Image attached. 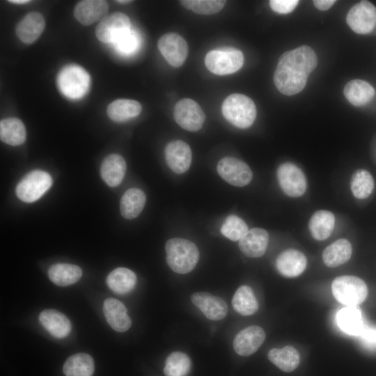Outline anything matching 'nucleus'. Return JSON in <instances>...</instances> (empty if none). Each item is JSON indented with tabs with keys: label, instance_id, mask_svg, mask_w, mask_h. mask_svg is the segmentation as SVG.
<instances>
[{
	"label": "nucleus",
	"instance_id": "f257e3e1",
	"mask_svg": "<svg viewBox=\"0 0 376 376\" xmlns=\"http://www.w3.org/2000/svg\"><path fill=\"white\" fill-rule=\"evenodd\" d=\"M317 56L306 45L283 53L274 74V83L282 94L293 95L305 87L308 77L316 68Z\"/></svg>",
	"mask_w": 376,
	"mask_h": 376
},
{
	"label": "nucleus",
	"instance_id": "f03ea898",
	"mask_svg": "<svg viewBox=\"0 0 376 376\" xmlns=\"http://www.w3.org/2000/svg\"><path fill=\"white\" fill-rule=\"evenodd\" d=\"M165 250L169 267L178 274H187L192 271L199 259L197 246L186 239L169 240L166 243Z\"/></svg>",
	"mask_w": 376,
	"mask_h": 376
},
{
	"label": "nucleus",
	"instance_id": "7ed1b4c3",
	"mask_svg": "<svg viewBox=\"0 0 376 376\" xmlns=\"http://www.w3.org/2000/svg\"><path fill=\"white\" fill-rule=\"evenodd\" d=\"M221 111L229 123L241 129L249 127L256 116V107L253 101L241 93L228 95L222 104Z\"/></svg>",
	"mask_w": 376,
	"mask_h": 376
},
{
	"label": "nucleus",
	"instance_id": "20e7f679",
	"mask_svg": "<svg viewBox=\"0 0 376 376\" xmlns=\"http://www.w3.org/2000/svg\"><path fill=\"white\" fill-rule=\"evenodd\" d=\"M332 293L335 299L347 306L361 304L368 295L366 283L354 276H340L332 282Z\"/></svg>",
	"mask_w": 376,
	"mask_h": 376
},
{
	"label": "nucleus",
	"instance_id": "39448f33",
	"mask_svg": "<svg viewBox=\"0 0 376 376\" xmlns=\"http://www.w3.org/2000/svg\"><path fill=\"white\" fill-rule=\"evenodd\" d=\"M244 55L236 49L210 51L205 57V65L212 73L226 75L238 71L243 65Z\"/></svg>",
	"mask_w": 376,
	"mask_h": 376
},
{
	"label": "nucleus",
	"instance_id": "423d86ee",
	"mask_svg": "<svg viewBox=\"0 0 376 376\" xmlns=\"http://www.w3.org/2000/svg\"><path fill=\"white\" fill-rule=\"evenodd\" d=\"M52 185L50 175L41 170L27 173L17 184V196L26 203H33L41 198Z\"/></svg>",
	"mask_w": 376,
	"mask_h": 376
},
{
	"label": "nucleus",
	"instance_id": "0eeeda50",
	"mask_svg": "<svg viewBox=\"0 0 376 376\" xmlns=\"http://www.w3.org/2000/svg\"><path fill=\"white\" fill-rule=\"evenodd\" d=\"M89 83L88 74L78 65L65 67L58 77L60 90L65 96L72 99L82 97L88 90Z\"/></svg>",
	"mask_w": 376,
	"mask_h": 376
},
{
	"label": "nucleus",
	"instance_id": "6e6552de",
	"mask_svg": "<svg viewBox=\"0 0 376 376\" xmlns=\"http://www.w3.org/2000/svg\"><path fill=\"white\" fill-rule=\"evenodd\" d=\"M277 179L283 192L288 196H301L306 190V179L303 171L291 162L281 164L277 169Z\"/></svg>",
	"mask_w": 376,
	"mask_h": 376
},
{
	"label": "nucleus",
	"instance_id": "1a4fd4ad",
	"mask_svg": "<svg viewBox=\"0 0 376 376\" xmlns=\"http://www.w3.org/2000/svg\"><path fill=\"white\" fill-rule=\"evenodd\" d=\"M173 116L182 128L189 132L201 130L205 118L200 105L189 98H183L175 104Z\"/></svg>",
	"mask_w": 376,
	"mask_h": 376
},
{
	"label": "nucleus",
	"instance_id": "9d476101",
	"mask_svg": "<svg viewBox=\"0 0 376 376\" xmlns=\"http://www.w3.org/2000/svg\"><path fill=\"white\" fill-rule=\"evenodd\" d=\"M217 169L222 179L236 187L247 185L253 178V173L249 166L243 161L235 157H226L221 159Z\"/></svg>",
	"mask_w": 376,
	"mask_h": 376
},
{
	"label": "nucleus",
	"instance_id": "9b49d317",
	"mask_svg": "<svg viewBox=\"0 0 376 376\" xmlns=\"http://www.w3.org/2000/svg\"><path fill=\"white\" fill-rule=\"evenodd\" d=\"M131 22L127 15L117 12L107 15L95 28L97 38L102 42L114 43L130 30Z\"/></svg>",
	"mask_w": 376,
	"mask_h": 376
},
{
	"label": "nucleus",
	"instance_id": "f8f14e48",
	"mask_svg": "<svg viewBox=\"0 0 376 376\" xmlns=\"http://www.w3.org/2000/svg\"><path fill=\"white\" fill-rule=\"evenodd\" d=\"M346 21L357 33H370L376 26V8L370 1H361L350 8Z\"/></svg>",
	"mask_w": 376,
	"mask_h": 376
},
{
	"label": "nucleus",
	"instance_id": "ddd939ff",
	"mask_svg": "<svg viewBox=\"0 0 376 376\" xmlns=\"http://www.w3.org/2000/svg\"><path fill=\"white\" fill-rule=\"evenodd\" d=\"M158 49L173 67L181 66L188 54V45L186 40L176 33L163 35L157 42Z\"/></svg>",
	"mask_w": 376,
	"mask_h": 376
},
{
	"label": "nucleus",
	"instance_id": "4468645a",
	"mask_svg": "<svg viewBox=\"0 0 376 376\" xmlns=\"http://www.w3.org/2000/svg\"><path fill=\"white\" fill-rule=\"evenodd\" d=\"M164 157L169 167L175 173L182 174L189 169L192 153L187 143L177 140L166 146Z\"/></svg>",
	"mask_w": 376,
	"mask_h": 376
},
{
	"label": "nucleus",
	"instance_id": "2eb2a0df",
	"mask_svg": "<svg viewBox=\"0 0 376 376\" xmlns=\"http://www.w3.org/2000/svg\"><path fill=\"white\" fill-rule=\"evenodd\" d=\"M265 336V333L260 327H248L241 330L234 338L233 343L234 350L240 356H249L261 346Z\"/></svg>",
	"mask_w": 376,
	"mask_h": 376
},
{
	"label": "nucleus",
	"instance_id": "dca6fc26",
	"mask_svg": "<svg viewBox=\"0 0 376 376\" xmlns=\"http://www.w3.org/2000/svg\"><path fill=\"white\" fill-rule=\"evenodd\" d=\"M191 300L210 320H220L227 315V304L219 297L208 292H199L192 294Z\"/></svg>",
	"mask_w": 376,
	"mask_h": 376
},
{
	"label": "nucleus",
	"instance_id": "f3484780",
	"mask_svg": "<svg viewBox=\"0 0 376 376\" xmlns=\"http://www.w3.org/2000/svg\"><path fill=\"white\" fill-rule=\"evenodd\" d=\"M269 241L268 233L260 228H253L247 231L239 241L241 252L249 258H259L266 251Z\"/></svg>",
	"mask_w": 376,
	"mask_h": 376
},
{
	"label": "nucleus",
	"instance_id": "a211bd4d",
	"mask_svg": "<svg viewBox=\"0 0 376 376\" xmlns=\"http://www.w3.org/2000/svg\"><path fill=\"white\" fill-rule=\"evenodd\" d=\"M109 5L103 0L79 1L74 9V16L83 25H90L103 19L108 13Z\"/></svg>",
	"mask_w": 376,
	"mask_h": 376
},
{
	"label": "nucleus",
	"instance_id": "6ab92c4d",
	"mask_svg": "<svg viewBox=\"0 0 376 376\" xmlns=\"http://www.w3.org/2000/svg\"><path fill=\"white\" fill-rule=\"evenodd\" d=\"M307 259L305 255L295 249H288L281 253L276 266L279 272L285 277H296L305 270Z\"/></svg>",
	"mask_w": 376,
	"mask_h": 376
},
{
	"label": "nucleus",
	"instance_id": "aec40b11",
	"mask_svg": "<svg viewBox=\"0 0 376 376\" xmlns=\"http://www.w3.org/2000/svg\"><path fill=\"white\" fill-rule=\"evenodd\" d=\"M125 305L118 299L108 298L104 300L103 312L110 327L118 332H124L130 329L132 320L127 314Z\"/></svg>",
	"mask_w": 376,
	"mask_h": 376
},
{
	"label": "nucleus",
	"instance_id": "412c9836",
	"mask_svg": "<svg viewBox=\"0 0 376 376\" xmlns=\"http://www.w3.org/2000/svg\"><path fill=\"white\" fill-rule=\"evenodd\" d=\"M45 26V21L40 13L32 12L26 14L17 24L15 33L24 43L34 42L42 34Z\"/></svg>",
	"mask_w": 376,
	"mask_h": 376
},
{
	"label": "nucleus",
	"instance_id": "4be33fe9",
	"mask_svg": "<svg viewBox=\"0 0 376 376\" xmlns=\"http://www.w3.org/2000/svg\"><path fill=\"white\" fill-rule=\"evenodd\" d=\"M43 327L54 337L63 338L71 331V323L62 313L54 309L43 310L39 315Z\"/></svg>",
	"mask_w": 376,
	"mask_h": 376
},
{
	"label": "nucleus",
	"instance_id": "5701e85b",
	"mask_svg": "<svg viewBox=\"0 0 376 376\" xmlns=\"http://www.w3.org/2000/svg\"><path fill=\"white\" fill-rule=\"evenodd\" d=\"M126 168V162L121 155L111 154L103 160L100 166V175L107 185L114 187L122 182Z\"/></svg>",
	"mask_w": 376,
	"mask_h": 376
},
{
	"label": "nucleus",
	"instance_id": "b1692460",
	"mask_svg": "<svg viewBox=\"0 0 376 376\" xmlns=\"http://www.w3.org/2000/svg\"><path fill=\"white\" fill-rule=\"evenodd\" d=\"M344 95L352 104L361 107L368 104L373 99L375 91L367 81L354 79L345 85Z\"/></svg>",
	"mask_w": 376,
	"mask_h": 376
},
{
	"label": "nucleus",
	"instance_id": "393cba45",
	"mask_svg": "<svg viewBox=\"0 0 376 376\" xmlns=\"http://www.w3.org/2000/svg\"><path fill=\"white\" fill-rule=\"evenodd\" d=\"M335 217L328 210L316 211L311 217L308 228L312 237L319 241L327 239L334 228Z\"/></svg>",
	"mask_w": 376,
	"mask_h": 376
},
{
	"label": "nucleus",
	"instance_id": "a878e982",
	"mask_svg": "<svg viewBox=\"0 0 376 376\" xmlns=\"http://www.w3.org/2000/svg\"><path fill=\"white\" fill-rule=\"evenodd\" d=\"M141 110V104L136 100L118 99L108 105L107 112L113 121L121 123L139 116Z\"/></svg>",
	"mask_w": 376,
	"mask_h": 376
},
{
	"label": "nucleus",
	"instance_id": "bb28decb",
	"mask_svg": "<svg viewBox=\"0 0 376 376\" xmlns=\"http://www.w3.org/2000/svg\"><path fill=\"white\" fill-rule=\"evenodd\" d=\"M339 328L347 334L359 336L365 324L360 310L356 306H346L337 314Z\"/></svg>",
	"mask_w": 376,
	"mask_h": 376
},
{
	"label": "nucleus",
	"instance_id": "cd10ccee",
	"mask_svg": "<svg viewBox=\"0 0 376 376\" xmlns=\"http://www.w3.org/2000/svg\"><path fill=\"white\" fill-rule=\"evenodd\" d=\"M352 253V245L346 239H339L326 247L322 253L324 263L335 267L347 262Z\"/></svg>",
	"mask_w": 376,
	"mask_h": 376
},
{
	"label": "nucleus",
	"instance_id": "c85d7f7f",
	"mask_svg": "<svg viewBox=\"0 0 376 376\" xmlns=\"http://www.w3.org/2000/svg\"><path fill=\"white\" fill-rule=\"evenodd\" d=\"M146 201L144 192L138 188H131L123 195L120 209L122 216L127 219L136 218L142 212Z\"/></svg>",
	"mask_w": 376,
	"mask_h": 376
},
{
	"label": "nucleus",
	"instance_id": "c756f323",
	"mask_svg": "<svg viewBox=\"0 0 376 376\" xmlns=\"http://www.w3.org/2000/svg\"><path fill=\"white\" fill-rule=\"evenodd\" d=\"M269 360L283 372L290 373L299 364L300 356L297 350L291 345L283 348H273L267 354Z\"/></svg>",
	"mask_w": 376,
	"mask_h": 376
},
{
	"label": "nucleus",
	"instance_id": "7c9ffc66",
	"mask_svg": "<svg viewBox=\"0 0 376 376\" xmlns=\"http://www.w3.org/2000/svg\"><path fill=\"white\" fill-rule=\"evenodd\" d=\"M49 279L58 286H68L77 282L82 276L81 269L75 265L56 263L48 269Z\"/></svg>",
	"mask_w": 376,
	"mask_h": 376
},
{
	"label": "nucleus",
	"instance_id": "2f4dec72",
	"mask_svg": "<svg viewBox=\"0 0 376 376\" xmlns=\"http://www.w3.org/2000/svg\"><path fill=\"white\" fill-rule=\"evenodd\" d=\"M136 283V276L134 272L125 268L113 269L107 278V284L115 293L124 295L131 292Z\"/></svg>",
	"mask_w": 376,
	"mask_h": 376
},
{
	"label": "nucleus",
	"instance_id": "473e14b6",
	"mask_svg": "<svg viewBox=\"0 0 376 376\" xmlns=\"http://www.w3.org/2000/svg\"><path fill=\"white\" fill-rule=\"evenodd\" d=\"M26 129L17 118H7L0 121V139L6 144L19 146L26 140Z\"/></svg>",
	"mask_w": 376,
	"mask_h": 376
},
{
	"label": "nucleus",
	"instance_id": "72a5a7b5",
	"mask_svg": "<svg viewBox=\"0 0 376 376\" xmlns=\"http://www.w3.org/2000/svg\"><path fill=\"white\" fill-rule=\"evenodd\" d=\"M94 370L93 359L86 353H77L69 357L63 368L65 376H93Z\"/></svg>",
	"mask_w": 376,
	"mask_h": 376
},
{
	"label": "nucleus",
	"instance_id": "f704fd0d",
	"mask_svg": "<svg viewBox=\"0 0 376 376\" xmlns=\"http://www.w3.org/2000/svg\"><path fill=\"white\" fill-rule=\"evenodd\" d=\"M232 305L233 308L242 315L254 314L258 308V303L253 290L248 285H242L235 291Z\"/></svg>",
	"mask_w": 376,
	"mask_h": 376
},
{
	"label": "nucleus",
	"instance_id": "c9c22d12",
	"mask_svg": "<svg viewBox=\"0 0 376 376\" xmlns=\"http://www.w3.org/2000/svg\"><path fill=\"white\" fill-rule=\"evenodd\" d=\"M350 188L354 196L358 199L368 198L374 189V180L366 170H357L352 175Z\"/></svg>",
	"mask_w": 376,
	"mask_h": 376
},
{
	"label": "nucleus",
	"instance_id": "e433bc0d",
	"mask_svg": "<svg viewBox=\"0 0 376 376\" xmlns=\"http://www.w3.org/2000/svg\"><path fill=\"white\" fill-rule=\"evenodd\" d=\"M191 366V360L187 354L173 352L166 359L164 373L166 376H186Z\"/></svg>",
	"mask_w": 376,
	"mask_h": 376
},
{
	"label": "nucleus",
	"instance_id": "4c0bfd02",
	"mask_svg": "<svg viewBox=\"0 0 376 376\" xmlns=\"http://www.w3.org/2000/svg\"><path fill=\"white\" fill-rule=\"evenodd\" d=\"M180 2L185 8L201 15L215 14L226 4V1L222 0H182Z\"/></svg>",
	"mask_w": 376,
	"mask_h": 376
},
{
	"label": "nucleus",
	"instance_id": "58836bf2",
	"mask_svg": "<svg viewBox=\"0 0 376 376\" xmlns=\"http://www.w3.org/2000/svg\"><path fill=\"white\" fill-rule=\"evenodd\" d=\"M246 224L235 215H229L224 221L221 233L232 241H240L248 231Z\"/></svg>",
	"mask_w": 376,
	"mask_h": 376
},
{
	"label": "nucleus",
	"instance_id": "ea45409f",
	"mask_svg": "<svg viewBox=\"0 0 376 376\" xmlns=\"http://www.w3.org/2000/svg\"><path fill=\"white\" fill-rule=\"evenodd\" d=\"M114 44L119 52L130 54L136 49L138 40L136 34L130 29L121 36Z\"/></svg>",
	"mask_w": 376,
	"mask_h": 376
},
{
	"label": "nucleus",
	"instance_id": "a19ab883",
	"mask_svg": "<svg viewBox=\"0 0 376 376\" xmlns=\"http://www.w3.org/2000/svg\"><path fill=\"white\" fill-rule=\"evenodd\" d=\"M359 337L366 348L376 350V327L365 325Z\"/></svg>",
	"mask_w": 376,
	"mask_h": 376
},
{
	"label": "nucleus",
	"instance_id": "79ce46f5",
	"mask_svg": "<svg viewBox=\"0 0 376 376\" xmlns=\"http://www.w3.org/2000/svg\"><path fill=\"white\" fill-rule=\"evenodd\" d=\"M298 3L297 0H271L269 6L277 13L288 14L295 8Z\"/></svg>",
	"mask_w": 376,
	"mask_h": 376
},
{
	"label": "nucleus",
	"instance_id": "37998d69",
	"mask_svg": "<svg viewBox=\"0 0 376 376\" xmlns=\"http://www.w3.org/2000/svg\"><path fill=\"white\" fill-rule=\"evenodd\" d=\"M314 6L320 10H327L329 9L336 2L334 0H315L313 1Z\"/></svg>",
	"mask_w": 376,
	"mask_h": 376
},
{
	"label": "nucleus",
	"instance_id": "c03bdc74",
	"mask_svg": "<svg viewBox=\"0 0 376 376\" xmlns=\"http://www.w3.org/2000/svg\"><path fill=\"white\" fill-rule=\"evenodd\" d=\"M8 2L16 3V4H24L26 3L30 2V1L28 0H9Z\"/></svg>",
	"mask_w": 376,
	"mask_h": 376
},
{
	"label": "nucleus",
	"instance_id": "a18cd8bd",
	"mask_svg": "<svg viewBox=\"0 0 376 376\" xmlns=\"http://www.w3.org/2000/svg\"><path fill=\"white\" fill-rule=\"evenodd\" d=\"M116 2L118 3H130L131 1H127V0H119V1H116Z\"/></svg>",
	"mask_w": 376,
	"mask_h": 376
}]
</instances>
